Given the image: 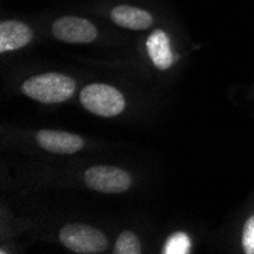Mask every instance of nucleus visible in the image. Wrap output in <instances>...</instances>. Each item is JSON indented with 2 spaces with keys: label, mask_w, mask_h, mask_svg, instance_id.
Listing matches in <instances>:
<instances>
[{
  "label": "nucleus",
  "mask_w": 254,
  "mask_h": 254,
  "mask_svg": "<svg viewBox=\"0 0 254 254\" xmlns=\"http://www.w3.org/2000/svg\"><path fill=\"white\" fill-rule=\"evenodd\" d=\"M60 241L73 253L95 254L107 248L108 239L98 228L84 224H68L61 228Z\"/></svg>",
  "instance_id": "obj_3"
},
{
  "label": "nucleus",
  "mask_w": 254,
  "mask_h": 254,
  "mask_svg": "<svg viewBox=\"0 0 254 254\" xmlns=\"http://www.w3.org/2000/svg\"><path fill=\"white\" fill-rule=\"evenodd\" d=\"M163 254H188L190 253V239L186 233H174L168 238L163 250Z\"/></svg>",
  "instance_id": "obj_10"
},
{
  "label": "nucleus",
  "mask_w": 254,
  "mask_h": 254,
  "mask_svg": "<svg viewBox=\"0 0 254 254\" xmlns=\"http://www.w3.org/2000/svg\"><path fill=\"white\" fill-rule=\"evenodd\" d=\"M114 253L116 254H140L142 245L138 242L137 236L131 232H124L119 235L116 245H114Z\"/></svg>",
  "instance_id": "obj_11"
},
{
  "label": "nucleus",
  "mask_w": 254,
  "mask_h": 254,
  "mask_svg": "<svg viewBox=\"0 0 254 254\" xmlns=\"http://www.w3.org/2000/svg\"><path fill=\"white\" fill-rule=\"evenodd\" d=\"M81 104L93 114L102 118H113L125 108V98L118 88L107 84H90L79 95Z\"/></svg>",
  "instance_id": "obj_2"
},
{
  "label": "nucleus",
  "mask_w": 254,
  "mask_h": 254,
  "mask_svg": "<svg viewBox=\"0 0 254 254\" xmlns=\"http://www.w3.org/2000/svg\"><path fill=\"white\" fill-rule=\"evenodd\" d=\"M146 51L154 63V65L160 70L169 68L174 63V55L171 51V43L165 31L155 29L146 40Z\"/></svg>",
  "instance_id": "obj_9"
},
{
  "label": "nucleus",
  "mask_w": 254,
  "mask_h": 254,
  "mask_svg": "<svg viewBox=\"0 0 254 254\" xmlns=\"http://www.w3.org/2000/svg\"><path fill=\"white\" fill-rule=\"evenodd\" d=\"M241 244L245 254H254V215H251L244 224Z\"/></svg>",
  "instance_id": "obj_12"
},
{
  "label": "nucleus",
  "mask_w": 254,
  "mask_h": 254,
  "mask_svg": "<svg viewBox=\"0 0 254 254\" xmlns=\"http://www.w3.org/2000/svg\"><path fill=\"white\" fill-rule=\"evenodd\" d=\"M110 15L118 26L132 31H145L152 25V15L148 11L129 5H119L113 8Z\"/></svg>",
  "instance_id": "obj_8"
},
{
  "label": "nucleus",
  "mask_w": 254,
  "mask_h": 254,
  "mask_svg": "<svg viewBox=\"0 0 254 254\" xmlns=\"http://www.w3.org/2000/svg\"><path fill=\"white\" fill-rule=\"evenodd\" d=\"M34 37L32 29L21 21L8 20L0 25V52H11L25 48Z\"/></svg>",
  "instance_id": "obj_7"
},
{
  "label": "nucleus",
  "mask_w": 254,
  "mask_h": 254,
  "mask_svg": "<svg viewBox=\"0 0 254 254\" xmlns=\"http://www.w3.org/2000/svg\"><path fill=\"white\" fill-rule=\"evenodd\" d=\"M52 34L57 40L70 44H87L95 41L98 37V29L87 18L65 15L54 21Z\"/></svg>",
  "instance_id": "obj_5"
},
{
  "label": "nucleus",
  "mask_w": 254,
  "mask_h": 254,
  "mask_svg": "<svg viewBox=\"0 0 254 254\" xmlns=\"http://www.w3.org/2000/svg\"><path fill=\"white\" fill-rule=\"evenodd\" d=\"M76 84L70 76L61 73H44L26 79L21 85L23 93L44 104H58L70 99Z\"/></svg>",
  "instance_id": "obj_1"
},
{
  "label": "nucleus",
  "mask_w": 254,
  "mask_h": 254,
  "mask_svg": "<svg viewBox=\"0 0 254 254\" xmlns=\"http://www.w3.org/2000/svg\"><path fill=\"white\" fill-rule=\"evenodd\" d=\"M37 142L43 149L54 154H75L84 148L82 137L65 131L41 129L37 134Z\"/></svg>",
  "instance_id": "obj_6"
},
{
  "label": "nucleus",
  "mask_w": 254,
  "mask_h": 254,
  "mask_svg": "<svg viewBox=\"0 0 254 254\" xmlns=\"http://www.w3.org/2000/svg\"><path fill=\"white\" fill-rule=\"evenodd\" d=\"M84 181L93 190L104 193H121L129 189L131 175L114 166H93L85 171Z\"/></svg>",
  "instance_id": "obj_4"
}]
</instances>
